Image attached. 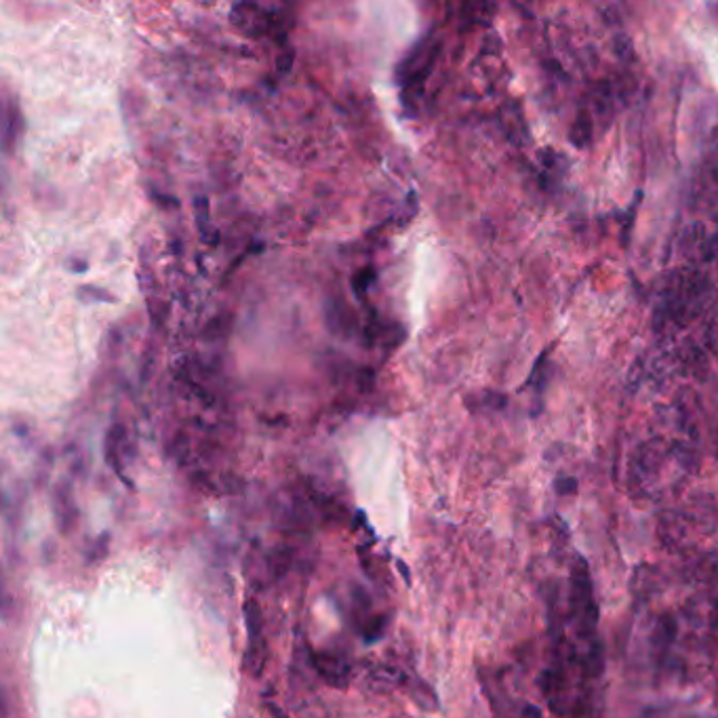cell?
<instances>
[{
    "label": "cell",
    "mask_w": 718,
    "mask_h": 718,
    "mask_svg": "<svg viewBox=\"0 0 718 718\" xmlns=\"http://www.w3.org/2000/svg\"><path fill=\"white\" fill-rule=\"evenodd\" d=\"M572 616L577 621V635L584 638L595 637L598 626V607H596L595 593H593V579L584 558H575L574 572H572Z\"/></svg>",
    "instance_id": "cell-1"
},
{
    "label": "cell",
    "mask_w": 718,
    "mask_h": 718,
    "mask_svg": "<svg viewBox=\"0 0 718 718\" xmlns=\"http://www.w3.org/2000/svg\"><path fill=\"white\" fill-rule=\"evenodd\" d=\"M246 621V666L251 675L260 677L267 661V645L264 637V619L257 600L249 598L245 603Z\"/></svg>",
    "instance_id": "cell-2"
},
{
    "label": "cell",
    "mask_w": 718,
    "mask_h": 718,
    "mask_svg": "<svg viewBox=\"0 0 718 718\" xmlns=\"http://www.w3.org/2000/svg\"><path fill=\"white\" fill-rule=\"evenodd\" d=\"M232 21L251 37H262L276 28H283V18H276L274 9L260 4H236L232 9Z\"/></svg>",
    "instance_id": "cell-3"
},
{
    "label": "cell",
    "mask_w": 718,
    "mask_h": 718,
    "mask_svg": "<svg viewBox=\"0 0 718 718\" xmlns=\"http://www.w3.org/2000/svg\"><path fill=\"white\" fill-rule=\"evenodd\" d=\"M312 664H314V670L318 673V677L323 678L331 687H340V689L348 687L352 666L342 654L321 651V654H314Z\"/></svg>",
    "instance_id": "cell-4"
},
{
    "label": "cell",
    "mask_w": 718,
    "mask_h": 718,
    "mask_svg": "<svg viewBox=\"0 0 718 718\" xmlns=\"http://www.w3.org/2000/svg\"><path fill=\"white\" fill-rule=\"evenodd\" d=\"M407 680L409 677L403 670H398L394 666H386V664H373L367 670V685H370L371 691H377V694H391L398 687L405 689Z\"/></svg>",
    "instance_id": "cell-5"
},
{
    "label": "cell",
    "mask_w": 718,
    "mask_h": 718,
    "mask_svg": "<svg viewBox=\"0 0 718 718\" xmlns=\"http://www.w3.org/2000/svg\"><path fill=\"white\" fill-rule=\"evenodd\" d=\"M124 447H127L124 428L114 426L112 431L108 432V438H105V459L114 468V473L119 474L124 483H129L124 476Z\"/></svg>",
    "instance_id": "cell-6"
},
{
    "label": "cell",
    "mask_w": 718,
    "mask_h": 718,
    "mask_svg": "<svg viewBox=\"0 0 718 718\" xmlns=\"http://www.w3.org/2000/svg\"><path fill=\"white\" fill-rule=\"evenodd\" d=\"M407 694H409L411 699L422 708V710H428V712H434L438 710V698L434 694L428 682H424L422 678H409L407 680Z\"/></svg>",
    "instance_id": "cell-7"
},
{
    "label": "cell",
    "mask_w": 718,
    "mask_h": 718,
    "mask_svg": "<svg viewBox=\"0 0 718 718\" xmlns=\"http://www.w3.org/2000/svg\"><path fill=\"white\" fill-rule=\"evenodd\" d=\"M577 489V483L574 478H560L556 481V492L558 493H574Z\"/></svg>",
    "instance_id": "cell-8"
},
{
    "label": "cell",
    "mask_w": 718,
    "mask_h": 718,
    "mask_svg": "<svg viewBox=\"0 0 718 718\" xmlns=\"http://www.w3.org/2000/svg\"><path fill=\"white\" fill-rule=\"evenodd\" d=\"M523 718H544L542 717V710L537 706H525L523 710Z\"/></svg>",
    "instance_id": "cell-9"
},
{
    "label": "cell",
    "mask_w": 718,
    "mask_h": 718,
    "mask_svg": "<svg viewBox=\"0 0 718 718\" xmlns=\"http://www.w3.org/2000/svg\"><path fill=\"white\" fill-rule=\"evenodd\" d=\"M81 293H93L98 300H112V297H110V293H105V291H93L91 285H89V287H82Z\"/></svg>",
    "instance_id": "cell-10"
}]
</instances>
